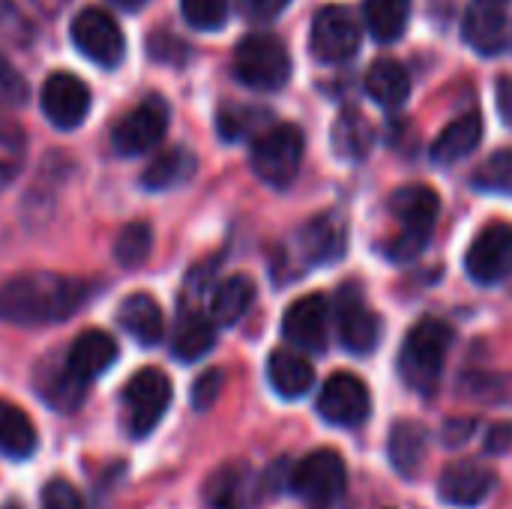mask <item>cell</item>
<instances>
[{
	"instance_id": "24",
	"label": "cell",
	"mask_w": 512,
	"mask_h": 509,
	"mask_svg": "<svg viewBox=\"0 0 512 509\" xmlns=\"http://www.w3.org/2000/svg\"><path fill=\"white\" fill-rule=\"evenodd\" d=\"M216 348V324L210 315H204L201 309H183L177 327H174V339H171V354L180 363H195L201 357H207Z\"/></svg>"
},
{
	"instance_id": "13",
	"label": "cell",
	"mask_w": 512,
	"mask_h": 509,
	"mask_svg": "<svg viewBox=\"0 0 512 509\" xmlns=\"http://www.w3.org/2000/svg\"><path fill=\"white\" fill-rule=\"evenodd\" d=\"M264 498H270L264 477H258L246 462L222 465L204 483V504L210 509H252Z\"/></svg>"
},
{
	"instance_id": "45",
	"label": "cell",
	"mask_w": 512,
	"mask_h": 509,
	"mask_svg": "<svg viewBox=\"0 0 512 509\" xmlns=\"http://www.w3.org/2000/svg\"><path fill=\"white\" fill-rule=\"evenodd\" d=\"M471 429H474V420H456V423H447L444 426V441L450 447H459L462 441L471 438Z\"/></svg>"
},
{
	"instance_id": "40",
	"label": "cell",
	"mask_w": 512,
	"mask_h": 509,
	"mask_svg": "<svg viewBox=\"0 0 512 509\" xmlns=\"http://www.w3.org/2000/svg\"><path fill=\"white\" fill-rule=\"evenodd\" d=\"M42 509H87L84 498L78 495L75 486H69L66 480H54L45 486L42 492Z\"/></svg>"
},
{
	"instance_id": "11",
	"label": "cell",
	"mask_w": 512,
	"mask_h": 509,
	"mask_svg": "<svg viewBox=\"0 0 512 509\" xmlns=\"http://www.w3.org/2000/svg\"><path fill=\"white\" fill-rule=\"evenodd\" d=\"M360 24L351 9L345 6H324L312 18V54L321 63H348L360 51Z\"/></svg>"
},
{
	"instance_id": "32",
	"label": "cell",
	"mask_w": 512,
	"mask_h": 509,
	"mask_svg": "<svg viewBox=\"0 0 512 509\" xmlns=\"http://www.w3.org/2000/svg\"><path fill=\"white\" fill-rule=\"evenodd\" d=\"M366 27L378 42H396L408 30L411 0H366L363 3Z\"/></svg>"
},
{
	"instance_id": "22",
	"label": "cell",
	"mask_w": 512,
	"mask_h": 509,
	"mask_svg": "<svg viewBox=\"0 0 512 509\" xmlns=\"http://www.w3.org/2000/svg\"><path fill=\"white\" fill-rule=\"evenodd\" d=\"M117 321L120 327L144 348H153L162 342L165 336V315L162 306L150 297V294H129L120 309H117Z\"/></svg>"
},
{
	"instance_id": "26",
	"label": "cell",
	"mask_w": 512,
	"mask_h": 509,
	"mask_svg": "<svg viewBox=\"0 0 512 509\" xmlns=\"http://www.w3.org/2000/svg\"><path fill=\"white\" fill-rule=\"evenodd\" d=\"M198 159L192 150L186 147H168L162 150L141 174V186L147 192H171L183 183H189L195 177Z\"/></svg>"
},
{
	"instance_id": "2",
	"label": "cell",
	"mask_w": 512,
	"mask_h": 509,
	"mask_svg": "<svg viewBox=\"0 0 512 509\" xmlns=\"http://www.w3.org/2000/svg\"><path fill=\"white\" fill-rule=\"evenodd\" d=\"M453 348V327L438 318L417 321L399 348V378L408 390L432 396L441 384L447 354Z\"/></svg>"
},
{
	"instance_id": "25",
	"label": "cell",
	"mask_w": 512,
	"mask_h": 509,
	"mask_svg": "<svg viewBox=\"0 0 512 509\" xmlns=\"http://www.w3.org/2000/svg\"><path fill=\"white\" fill-rule=\"evenodd\" d=\"M267 381L276 396L300 399L315 387V369L306 357L294 351H273L267 360Z\"/></svg>"
},
{
	"instance_id": "41",
	"label": "cell",
	"mask_w": 512,
	"mask_h": 509,
	"mask_svg": "<svg viewBox=\"0 0 512 509\" xmlns=\"http://www.w3.org/2000/svg\"><path fill=\"white\" fill-rule=\"evenodd\" d=\"M0 30L6 33V36H12L15 42H24L21 36H30L33 33V27L27 24V18H21L18 15V9L12 6V3H0Z\"/></svg>"
},
{
	"instance_id": "17",
	"label": "cell",
	"mask_w": 512,
	"mask_h": 509,
	"mask_svg": "<svg viewBox=\"0 0 512 509\" xmlns=\"http://www.w3.org/2000/svg\"><path fill=\"white\" fill-rule=\"evenodd\" d=\"M495 471L486 468L477 459H459L444 468L438 480V495L444 504L459 509L480 507L492 492H495Z\"/></svg>"
},
{
	"instance_id": "29",
	"label": "cell",
	"mask_w": 512,
	"mask_h": 509,
	"mask_svg": "<svg viewBox=\"0 0 512 509\" xmlns=\"http://www.w3.org/2000/svg\"><path fill=\"white\" fill-rule=\"evenodd\" d=\"M84 390L69 372L66 363L51 366V363H39L36 369V393L42 396V402H48L57 414H72L78 411V405L84 402Z\"/></svg>"
},
{
	"instance_id": "47",
	"label": "cell",
	"mask_w": 512,
	"mask_h": 509,
	"mask_svg": "<svg viewBox=\"0 0 512 509\" xmlns=\"http://www.w3.org/2000/svg\"><path fill=\"white\" fill-rule=\"evenodd\" d=\"M3 509H21V507H18V504H6V507H3Z\"/></svg>"
},
{
	"instance_id": "9",
	"label": "cell",
	"mask_w": 512,
	"mask_h": 509,
	"mask_svg": "<svg viewBox=\"0 0 512 509\" xmlns=\"http://www.w3.org/2000/svg\"><path fill=\"white\" fill-rule=\"evenodd\" d=\"M168 102L162 96H147L141 99L111 132V147L120 156H141L147 150H153L165 132H168Z\"/></svg>"
},
{
	"instance_id": "31",
	"label": "cell",
	"mask_w": 512,
	"mask_h": 509,
	"mask_svg": "<svg viewBox=\"0 0 512 509\" xmlns=\"http://www.w3.org/2000/svg\"><path fill=\"white\" fill-rule=\"evenodd\" d=\"M36 444L39 438L33 420L12 402H0V456L24 462L36 453Z\"/></svg>"
},
{
	"instance_id": "4",
	"label": "cell",
	"mask_w": 512,
	"mask_h": 509,
	"mask_svg": "<svg viewBox=\"0 0 512 509\" xmlns=\"http://www.w3.org/2000/svg\"><path fill=\"white\" fill-rule=\"evenodd\" d=\"M303 150H306L303 132L294 123H276L252 141L249 165L258 180H264L267 186L285 189L294 183L303 165Z\"/></svg>"
},
{
	"instance_id": "27",
	"label": "cell",
	"mask_w": 512,
	"mask_h": 509,
	"mask_svg": "<svg viewBox=\"0 0 512 509\" xmlns=\"http://www.w3.org/2000/svg\"><path fill=\"white\" fill-rule=\"evenodd\" d=\"M330 141H333V150H336V156H339V159L363 162V159L372 153L375 129H372V123L363 117V111H357V108H345V111L336 117V123H333Z\"/></svg>"
},
{
	"instance_id": "6",
	"label": "cell",
	"mask_w": 512,
	"mask_h": 509,
	"mask_svg": "<svg viewBox=\"0 0 512 509\" xmlns=\"http://www.w3.org/2000/svg\"><path fill=\"white\" fill-rule=\"evenodd\" d=\"M234 75L252 90H282L291 78V54L270 33H249L234 51Z\"/></svg>"
},
{
	"instance_id": "35",
	"label": "cell",
	"mask_w": 512,
	"mask_h": 509,
	"mask_svg": "<svg viewBox=\"0 0 512 509\" xmlns=\"http://www.w3.org/2000/svg\"><path fill=\"white\" fill-rule=\"evenodd\" d=\"M24 159H27V138H24V132L15 123L0 120V192L9 183H15V177L24 168Z\"/></svg>"
},
{
	"instance_id": "8",
	"label": "cell",
	"mask_w": 512,
	"mask_h": 509,
	"mask_svg": "<svg viewBox=\"0 0 512 509\" xmlns=\"http://www.w3.org/2000/svg\"><path fill=\"white\" fill-rule=\"evenodd\" d=\"M372 414V396L363 378L336 372L324 381L318 396V417L336 429H360Z\"/></svg>"
},
{
	"instance_id": "14",
	"label": "cell",
	"mask_w": 512,
	"mask_h": 509,
	"mask_svg": "<svg viewBox=\"0 0 512 509\" xmlns=\"http://www.w3.org/2000/svg\"><path fill=\"white\" fill-rule=\"evenodd\" d=\"M336 327H339V339L342 345L357 354V357H366L372 354L378 345H381V333H384V324L381 318L363 303L360 291L354 285L342 288L339 297H336Z\"/></svg>"
},
{
	"instance_id": "43",
	"label": "cell",
	"mask_w": 512,
	"mask_h": 509,
	"mask_svg": "<svg viewBox=\"0 0 512 509\" xmlns=\"http://www.w3.org/2000/svg\"><path fill=\"white\" fill-rule=\"evenodd\" d=\"M512 447V423H498V426H492L489 429V435H486V450L492 453V456H501V453H507Z\"/></svg>"
},
{
	"instance_id": "28",
	"label": "cell",
	"mask_w": 512,
	"mask_h": 509,
	"mask_svg": "<svg viewBox=\"0 0 512 509\" xmlns=\"http://www.w3.org/2000/svg\"><path fill=\"white\" fill-rule=\"evenodd\" d=\"M255 303V282L249 276H231L210 294V318L216 327H234Z\"/></svg>"
},
{
	"instance_id": "19",
	"label": "cell",
	"mask_w": 512,
	"mask_h": 509,
	"mask_svg": "<svg viewBox=\"0 0 512 509\" xmlns=\"http://www.w3.org/2000/svg\"><path fill=\"white\" fill-rule=\"evenodd\" d=\"M297 246L312 267L336 264L348 252V225L339 213H321L297 231Z\"/></svg>"
},
{
	"instance_id": "3",
	"label": "cell",
	"mask_w": 512,
	"mask_h": 509,
	"mask_svg": "<svg viewBox=\"0 0 512 509\" xmlns=\"http://www.w3.org/2000/svg\"><path fill=\"white\" fill-rule=\"evenodd\" d=\"M390 210L399 219V234L390 240L387 255L399 264L417 261L426 249V243L432 240L438 213H441V198L432 186L423 183H411L393 192L390 198Z\"/></svg>"
},
{
	"instance_id": "23",
	"label": "cell",
	"mask_w": 512,
	"mask_h": 509,
	"mask_svg": "<svg viewBox=\"0 0 512 509\" xmlns=\"http://www.w3.org/2000/svg\"><path fill=\"white\" fill-rule=\"evenodd\" d=\"M483 141V117L477 111L456 117L453 123H447L441 129V135L432 144V162L435 165H456L465 156H471Z\"/></svg>"
},
{
	"instance_id": "10",
	"label": "cell",
	"mask_w": 512,
	"mask_h": 509,
	"mask_svg": "<svg viewBox=\"0 0 512 509\" xmlns=\"http://www.w3.org/2000/svg\"><path fill=\"white\" fill-rule=\"evenodd\" d=\"M72 42H75V48L87 60L99 63L105 69L120 66V60L126 57V39H123L120 24L105 9H96V6L81 9L75 15V21H72Z\"/></svg>"
},
{
	"instance_id": "30",
	"label": "cell",
	"mask_w": 512,
	"mask_h": 509,
	"mask_svg": "<svg viewBox=\"0 0 512 509\" xmlns=\"http://www.w3.org/2000/svg\"><path fill=\"white\" fill-rule=\"evenodd\" d=\"M366 93L384 108H399L411 93V75L399 60L381 57L366 72Z\"/></svg>"
},
{
	"instance_id": "44",
	"label": "cell",
	"mask_w": 512,
	"mask_h": 509,
	"mask_svg": "<svg viewBox=\"0 0 512 509\" xmlns=\"http://www.w3.org/2000/svg\"><path fill=\"white\" fill-rule=\"evenodd\" d=\"M495 96H498V111H501V120L512 129V78L510 75H501L498 78V87H495Z\"/></svg>"
},
{
	"instance_id": "39",
	"label": "cell",
	"mask_w": 512,
	"mask_h": 509,
	"mask_svg": "<svg viewBox=\"0 0 512 509\" xmlns=\"http://www.w3.org/2000/svg\"><path fill=\"white\" fill-rule=\"evenodd\" d=\"M222 387H225V375L219 369L204 372L192 387V408L195 411H210L216 405V399L222 396Z\"/></svg>"
},
{
	"instance_id": "5",
	"label": "cell",
	"mask_w": 512,
	"mask_h": 509,
	"mask_svg": "<svg viewBox=\"0 0 512 509\" xmlns=\"http://www.w3.org/2000/svg\"><path fill=\"white\" fill-rule=\"evenodd\" d=\"M288 489L306 501L309 507L315 509H330L336 507L348 489V468H345V459L324 447V450H315L309 453L306 459H300L291 474H288Z\"/></svg>"
},
{
	"instance_id": "16",
	"label": "cell",
	"mask_w": 512,
	"mask_h": 509,
	"mask_svg": "<svg viewBox=\"0 0 512 509\" xmlns=\"http://www.w3.org/2000/svg\"><path fill=\"white\" fill-rule=\"evenodd\" d=\"M90 111V90L72 72H54L42 84V114L57 129H75Z\"/></svg>"
},
{
	"instance_id": "15",
	"label": "cell",
	"mask_w": 512,
	"mask_h": 509,
	"mask_svg": "<svg viewBox=\"0 0 512 509\" xmlns=\"http://www.w3.org/2000/svg\"><path fill=\"white\" fill-rule=\"evenodd\" d=\"M330 303L327 297L321 294H306L300 297L297 303H291L285 309V318H282V333L291 345L303 348V351H312V354H321L327 351V333H330Z\"/></svg>"
},
{
	"instance_id": "34",
	"label": "cell",
	"mask_w": 512,
	"mask_h": 509,
	"mask_svg": "<svg viewBox=\"0 0 512 509\" xmlns=\"http://www.w3.org/2000/svg\"><path fill=\"white\" fill-rule=\"evenodd\" d=\"M153 252V231L147 222H129L117 237H114V258L120 267L135 270L141 267Z\"/></svg>"
},
{
	"instance_id": "38",
	"label": "cell",
	"mask_w": 512,
	"mask_h": 509,
	"mask_svg": "<svg viewBox=\"0 0 512 509\" xmlns=\"http://www.w3.org/2000/svg\"><path fill=\"white\" fill-rule=\"evenodd\" d=\"M27 102V81L21 72L0 54V105L3 108H18Z\"/></svg>"
},
{
	"instance_id": "18",
	"label": "cell",
	"mask_w": 512,
	"mask_h": 509,
	"mask_svg": "<svg viewBox=\"0 0 512 509\" xmlns=\"http://www.w3.org/2000/svg\"><path fill=\"white\" fill-rule=\"evenodd\" d=\"M512 0H471L465 9L462 33L465 42L480 54H495L510 36Z\"/></svg>"
},
{
	"instance_id": "1",
	"label": "cell",
	"mask_w": 512,
	"mask_h": 509,
	"mask_svg": "<svg viewBox=\"0 0 512 509\" xmlns=\"http://www.w3.org/2000/svg\"><path fill=\"white\" fill-rule=\"evenodd\" d=\"M90 300V285L75 276L33 270L0 288V318L15 327L63 324Z\"/></svg>"
},
{
	"instance_id": "7",
	"label": "cell",
	"mask_w": 512,
	"mask_h": 509,
	"mask_svg": "<svg viewBox=\"0 0 512 509\" xmlns=\"http://www.w3.org/2000/svg\"><path fill=\"white\" fill-rule=\"evenodd\" d=\"M171 381L159 369H144L135 378H129L123 390V408H126V429L132 438H147L165 417L171 405Z\"/></svg>"
},
{
	"instance_id": "21",
	"label": "cell",
	"mask_w": 512,
	"mask_h": 509,
	"mask_svg": "<svg viewBox=\"0 0 512 509\" xmlns=\"http://www.w3.org/2000/svg\"><path fill=\"white\" fill-rule=\"evenodd\" d=\"M426 453H429V432L423 423H417V420L393 423L390 441H387V456H390V465L399 477L414 480L423 471Z\"/></svg>"
},
{
	"instance_id": "36",
	"label": "cell",
	"mask_w": 512,
	"mask_h": 509,
	"mask_svg": "<svg viewBox=\"0 0 512 509\" xmlns=\"http://www.w3.org/2000/svg\"><path fill=\"white\" fill-rule=\"evenodd\" d=\"M471 186L489 195H512V150L492 153L471 177Z\"/></svg>"
},
{
	"instance_id": "12",
	"label": "cell",
	"mask_w": 512,
	"mask_h": 509,
	"mask_svg": "<svg viewBox=\"0 0 512 509\" xmlns=\"http://www.w3.org/2000/svg\"><path fill=\"white\" fill-rule=\"evenodd\" d=\"M465 270L477 285H498L512 273V225L489 222L465 255Z\"/></svg>"
},
{
	"instance_id": "20",
	"label": "cell",
	"mask_w": 512,
	"mask_h": 509,
	"mask_svg": "<svg viewBox=\"0 0 512 509\" xmlns=\"http://www.w3.org/2000/svg\"><path fill=\"white\" fill-rule=\"evenodd\" d=\"M114 360H117V342L108 333H102V330H87V333H81L72 342V348L66 351L63 363H66V372L81 387H87L93 378L105 375Z\"/></svg>"
},
{
	"instance_id": "42",
	"label": "cell",
	"mask_w": 512,
	"mask_h": 509,
	"mask_svg": "<svg viewBox=\"0 0 512 509\" xmlns=\"http://www.w3.org/2000/svg\"><path fill=\"white\" fill-rule=\"evenodd\" d=\"M240 3V9H243V15L246 18H252V21H270V18H276L291 0H237Z\"/></svg>"
},
{
	"instance_id": "33",
	"label": "cell",
	"mask_w": 512,
	"mask_h": 509,
	"mask_svg": "<svg viewBox=\"0 0 512 509\" xmlns=\"http://www.w3.org/2000/svg\"><path fill=\"white\" fill-rule=\"evenodd\" d=\"M216 129L225 141H243L249 135L258 138L270 129V114L255 105H222L216 114Z\"/></svg>"
},
{
	"instance_id": "37",
	"label": "cell",
	"mask_w": 512,
	"mask_h": 509,
	"mask_svg": "<svg viewBox=\"0 0 512 509\" xmlns=\"http://www.w3.org/2000/svg\"><path fill=\"white\" fill-rule=\"evenodd\" d=\"M180 9L195 30H219L228 21V0H180Z\"/></svg>"
},
{
	"instance_id": "46",
	"label": "cell",
	"mask_w": 512,
	"mask_h": 509,
	"mask_svg": "<svg viewBox=\"0 0 512 509\" xmlns=\"http://www.w3.org/2000/svg\"><path fill=\"white\" fill-rule=\"evenodd\" d=\"M108 3H114L123 12H138L141 6H147V0H108Z\"/></svg>"
}]
</instances>
